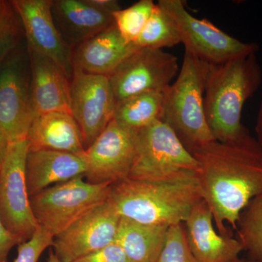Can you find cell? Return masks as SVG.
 Segmentation results:
<instances>
[{
    "instance_id": "cell-1",
    "label": "cell",
    "mask_w": 262,
    "mask_h": 262,
    "mask_svg": "<svg viewBox=\"0 0 262 262\" xmlns=\"http://www.w3.org/2000/svg\"><path fill=\"white\" fill-rule=\"evenodd\" d=\"M191 153L199 163L202 198L217 231L230 235L225 225L236 229L241 212L262 194V147L251 136L235 143L213 141Z\"/></svg>"
},
{
    "instance_id": "cell-2",
    "label": "cell",
    "mask_w": 262,
    "mask_h": 262,
    "mask_svg": "<svg viewBox=\"0 0 262 262\" xmlns=\"http://www.w3.org/2000/svg\"><path fill=\"white\" fill-rule=\"evenodd\" d=\"M261 82L256 53L220 64L205 63V113L215 141L235 143L251 137L241 121L243 108Z\"/></svg>"
},
{
    "instance_id": "cell-3",
    "label": "cell",
    "mask_w": 262,
    "mask_h": 262,
    "mask_svg": "<svg viewBox=\"0 0 262 262\" xmlns=\"http://www.w3.org/2000/svg\"><path fill=\"white\" fill-rule=\"evenodd\" d=\"M203 199L196 173L170 180L125 179L113 184L107 201L121 218L146 225L184 224Z\"/></svg>"
},
{
    "instance_id": "cell-4",
    "label": "cell",
    "mask_w": 262,
    "mask_h": 262,
    "mask_svg": "<svg viewBox=\"0 0 262 262\" xmlns=\"http://www.w3.org/2000/svg\"><path fill=\"white\" fill-rule=\"evenodd\" d=\"M205 63L187 50L175 82L163 92L162 120L190 152L215 141L204 108Z\"/></svg>"
},
{
    "instance_id": "cell-5",
    "label": "cell",
    "mask_w": 262,
    "mask_h": 262,
    "mask_svg": "<svg viewBox=\"0 0 262 262\" xmlns=\"http://www.w3.org/2000/svg\"><path fill=\"white\" fill-rule=\"evenodd\" d=\"M199 163L163 120L136 131V157L127 179L170 180L198 173Z\"/></svg>"
},
{
    "instance_id": "cell-6",
    "label": "cell",
    "mask_w": 262,
    "mask_h": 262,
    "mask_svg": "<svg viewBox=\"0 0 262 262\" xmlns=\"http://www.w3.org/2000/svg\"><path fill=\"white\" fill-rule=\"evenodd\" d=\"M83 177L55 184L30 198L38 225L54 237L95 207L107 201L113 184H91Z\"/></svg>"
},
{
    "instance_id": "cell-7",
    "label": "cell",
    "mask_w": 262,
    "mask_h": 262,
    "mask_svg": "<svg viewBox=\"0 0 262 262\" xmlns=\"http://www.w3.org/2000/svg\"><path fill=\"white\" fill-rule=\"evenodd\" d=\"M157 4L173 20L185 50L204 63L220 64L259 49L257 43L242 42L209 20L196 18L182 0H160Z\"/></svg>"
},
{
    "instance_id": "cell-8",
    "label": "cell",
    "mask_w": 262,
    "mask_h": 262,
    "mask_svg": "<svg viewBox=\"0 0 262 262\" xmlns=\"http://www.w3.org/2000/svg\"><path fill=\"white\" fill-rule=\"evenodd\" d=\"M35 117L28 49L21 43L0 63V128L10 143L23 140Z\"/></svg>"
},
{
    "instance_id": "cell-9",
    "label": "cell",
    "mask_w": 262,
    "mask_h": 262,
    "mask_svg": "<svg viewBox=\"0 0 262 262\" xmlns=\"http://www.w3.org/2000/svg\"><path fill=\"white\" fill-rule=\"evenodd\" d=\"M29 149L27 139L10 142L0 167V220L20 244L30 239L39 227L26 183Z\"/></svg>"
},
{
    "instance_id": "cell-10",
    "label": "cell",
    "mask_w": 262,
    "mask_h": 262,
    "mask_svg": "<svg viewBox=\"0 0 262 262\" xmlns=\"http://www.w3.org/2000/svg\"><path fill=\"white\" fill-rule=\"evenodd\" d=\"M179 71L178 58L171 53L136 48L108 76L115 103L144 93H163Z\"/></svg>"
},
{
    "instance_id": "cell-11",
    "label": "cell",
    "mask_w": 262,
    "mask_h": 262,
    "mask_svg": "<svg viewBox=\"0 0 262 262\" xmlns=\"http://www.w3.org/2000/svg\"><path fill=\"white\" fill-rule=\"evenodd\" d=\"M115 100L107 76L74 69L70 80L71 114L87 149L113 120Z\"/></svg>"
},
{
    "instance_id": "cell-12",
    "label": "cell",
    "mask_w": 262,
    "mask_h": 262,
    "mask_svg": "<svg viewBox=\"0 0 262 262\" xmlns=\"http://www.w3.org/2000/svg\"><path fill=\"white\" fill-rule=\"evenodd\" d=\"M121 217L108 201L95 207L61 233L55 236V255L63 262H73L115 241Z\"/></svg>"
},
{
    "instance_id": "cell-13",
    "label": "cell",
    "mask_w": 262,
    "mask_h": 262,
    "mask_svg": "<svg viewBox=\"0 0 262 262\" xmlns=\"http://www.w3.org/2000/svg\"><path fill=\"white\" fill-rule=\"evenodd\" d=\"M136 157V131L112 120L85 150L84 177L91 184H115L127 179Z\"/></svg>"
},
{
    "instance_id": "cell-14",
    "label": "cell",
    "mask_w": 262,
    "mask_h": 262,
    "mask_svg": "<svg viewBox=\"0 0 262 262\" xmlns=\"http://www.w3.org/2000/svg\"><path fill=\"white\" fill-rule=\"evenodd\" d=\"M18 11L27 48L59 66L69 78L73 75L72 50L56 29L51 13L52 0H12Z\"/></svg>"
},
{
    "instance_id": "cell-15",
    "label": "cell",
    "mask_w": 262,
    "mask_h": 262,
    "mask_svg": "<svg viewBox=\"0 0 262 262\" xmlns=\"http://www.w3.org/2000/svg\"><path fill=\"white\" fill-rule=\"evenodd\" d=\"M184 225L189 248L199 262H230L244 251L238 239L215 230L213 214L203 199L193 206Z\"/></svg>"
},
{
    "instance_id": "cell-16",
    "label": "cell",
    "mask_w": 262,
    "mask_h": 262,
    "mask_svg": "<svg viewBox=\"0 0 262 262\" xmlns=\"http://www.w3.org/2000/svg\"><path fill=\"white\" fill-rule=\"evenodd\" d=\"M27 49L36 116L53 112L71 114L70 79L54 61Z\"/></svg>"
},
{
    "instance_id": "cell-17",
    "label": "cell",
    "mask_w": 262,
    "mask_h": 262,
    "mask_svg": "<svg viewBox=\"0 0 262 262\" xmlns=\"http://www.w3.org/2000/svg\"><path fill=\"white\" fill-rule=\"evenodd\" d=\"M83 156L50 149H29L26 183L29 198L51 185L85 175Z\"/></svg>"
},
{
    "instance_id": "cell-18",
    "label": "cell",
    "mask_w": 262,
    "mask_h": 262,
    "mask_svg": "<svg viewBox=\"0 0 262 262\" xmlns=\"http://www.w3.org/2000/svg\"><path fill=\"white\" fill-rule=\"evenodd\" d=\"M51 13L58 32L72 50L115 24L113 15L94 9L84 0H52Z\"/></svg>"
},
{
    "instance_id": "cell-19",
    "label": "cell",
    "mask_w": 262,
    "mask_h": 262,
    "mask_svg": "<svg viewBox=\"0 0 262 262\" xmlns=\"http://www.w3.org/2000/svg\"><path fill=\"white\" fill-rule=\"evenodd\" d=\"M136 48L123 39L114 24L72 50L73 68L108 77Z\"/></svg>"
},
{
    "instance_id": "cell-20",
    "label": "cell",
    "mask_w": 262,
    "mask_h": 262,
    "mask_svg": "<svg viewBox=\"0 0 262 262\" xmlns=\"http://www.w3.org/2000/svg\"><path fill=\"white\" fill-rule=\"evenodd\" d=\"M29 149H50L84 157L80 128L71 114L53 112L37 115L27 137Z\"/></svg>"
},
{
    "instance_id": "cell-21",
    "label": "cell",
    "mask_w": 262,
    "mask_h": 262,
    "mask_svg": "<svg viewBox=\"0 0 262 262\" xmlns=\"http://www.w3.org/2000/svg\"><path fill=\"white\" fill-rule=\"evenodd\" d=\"M168 227L121 218L115 242L130 262H156L165 244Z\"/></svg>"
},
{
    "instance_id": "cell-22",
    "label": "cell",
    "mask_w": 262,
    "mask_h": 262,
    "mask_svg": "<svg viewBox=\"0 0 262 262\" xmlns=\"http://www.w3.org/2000/svg\"><path fill=\"white\" fill-rule=\"evenodd\" d=\"M163 113V93H144L115 103L113 120L123 128L136 131L161 120Z\"/></svg>"
},
{
    "instance_id": "cell-23",
    "label": "cell",
    "mask_w": 262,
    "mask_h": 262,
    "mask_svg": "<svg viewBox=\"0 0 262 262\" xmlns=\"http://www.w3.org/2000/svg\"><path fill=\"white\" fill-rule=\"evenodd\" d=\"M236 230L248 258L262 262V194L253 198L241 212Z\"/></svg>"
},
{
    "instance_id": "cell-24",
    "label": "cell",
    "mask_w": 262,
    "mask_h": 262,
    "mask_svg": "<svg viewBox=\"0 0 262 262\" xmlns=\"http://www.w3.org/2000/svg\"><path fill=\"white\" fill-rule=\"evenodd\" d=\"M182 43L173 20L157 4L142 32L134 43L137 48L163 50Z\"/></svg>"
},
{
    "instance_id": "cell-25",
    "label": "cell",
    "mask_w": 262,
    "mask_h": 262,
    "mask_svg": "<svg viewBox=\"0 0 262 262\" xmlns=\"http://www.w3.org/2000/svg\"><path fill=\"white\" fill-rule=\"evenodd\" d=\"M156 3L152 0H140L125 9L113 13L115 25L127 43L134 44L145 27Z\"/></svg>"
},
{
    "instance_id": "cell-26",
    "label": "cell",
    "mask_w": 262,
    "mask_h": 262,
    "mask_svg": "<svg viewBox=\"0 0 262 262\" xmlns=\"http://www.w3.org/2000/svg\"><path fill=\"white\" fill-rule=\"evenodd\" d=\"M23 26L13 1L0 0V63L22 43Z\"/></svg>"
},
{
    "instance_id": "cell-27",
    "label": "cell",
    "mask_w": 262,
    "mask_h": 262,
    "mask_svg": "<svg viewBox=\"0 0 262 262\" xmlns=\"http://www.w3.org/2000/svg\"><path fill=\"white\" fill-rule=\"evenodd\" d=\"M156 262H199L189 248L184 224L168 227L165 244Z\"/></svg>"
},
{
    "instance_id": "cell-28",
    "label": "cell",
    "mask_w": 262,
    "mask_h": 262,
    "mask_svg": "<svg viewBox=\"0 0 262 262\" xmlns=\"http://www.w3.org/2000/svg\"><path fill=\"white\" fill-rule=\"evenodd\" d=\"M54 236L42 227H38L32 237L18 245L15 262H38L43 251L53 246Z\"/></svg>"
},
{
    "instance_id": "cell-29",
    "label": "cell",
    "mask_w": 262,
    "mask_h": 262,
    "mask_svg": "<svg viewBox=\"0 0 262 262\" xmlns=\"http://www.w3.org/2000/svg\"><path fill=\"white\" fill-rule=\"evenodd\" d=\"M73 262H130L121 247L114 242Z\"/></svg>"
},
{
    "instance_id": "cell-30",
    "label": "cell",
    "mask_w": 262,
    "mask_h": 262,
    "mask_svg": "<svg viewBox=\"0 0 262 262\" xmlns=\"http://www.w3.org/2000/svg\"><path fill=\"white\" fill-rule=\"evenodd\" d=\"M20 244L19 239L5 229L0 220V262H7L12 248Z\"/></svg>"
},
{
    "instance_id": "cell-31",
    "label": "cell",
    "mask_w": 262,
    "mask_h": 262,
    "mask_svg": "<svg viewBox=\"0 0 262 262\" xmlns=\"http://www.w3.org/2000/svg\"><path fill=\"white\" fill-rule=\"evenodd\" d=\"M84 1L94 9L106 14L113 15V13L117 10L121 9L120 4L116 0H84Z\"/></svg>"
},
{
    "instance_id": "cell-32",
    "label": "cell",
    "mask_w": 262,
    "mask_h": 262,
    "mask_svg": "<svg viewBox=\"0 0 262 262\" xmlns=\"http://www.w3.org/2000/svg\"><path fill=\"white\" fill-rule=\"evenodd\" d=\"M9 144L10 141L8 140V137L5 135L3 130L0 128V167L4 161Z\"/></svg>"
},
{
    "instance_id": "cell-33",
    "label": "cell",
    "mask_w": 262,
    "mask_h": 262,
    "mask_svg": "<svg viewBox=\"0 0 262 262\" xmlns=\"http://www.w3.org/2000/svg\"><path fill=\"white\" fill-rule=\"evenodd\" d=\"M255 130H256V139L262 147V100L258 112Z\"/></svg>"
},
{
    "instance_id": "cell-34",
    "label": "cell",
    "mask_w": 262,
    "mask_h": 262,
    "mask_svg": "<svg viewBox=\"0 0 262 262\" xmlns=\"http://www.w3.org/2000/svg\"><path fill=\"white\" fill-rule=\"evenodd\" d=\"M48 262H63L61 261V260L58 259V258H57V256L56 255H55L54 252L53 251H51L50 252L49 255V258H48Z\"/></svg>"
},
{
    "instance_id": "cell-35",
    "label": "cell",
    "mask_w": 262,
    "mask_h": 262,
    "mask_svg": "<svg viewBox=\"0 0 262 262\" xmlns=\"http://www.w3.org/2000/svg\"><path fill=\"white\" fill-rule=\"evenodd\" d=\"M230 262H256L253 261V260L249 259V258H237L233 260V261Z\"/></svg>"
}]
</instances>
